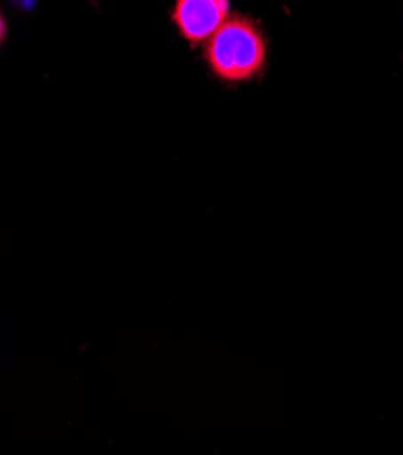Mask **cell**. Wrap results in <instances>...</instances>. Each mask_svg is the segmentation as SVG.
Here are the masks:
<instances>
[{
    "label": "cell",
    "instance_id": "1",
    "mask_svg": "<svg viewBox=\"0 0 403 455\" xmlns=\"http://www.w3.org/2000/svg\"><path fill=\"white\" fill-rule=\"evenodd\" d=\"M207 60L216 76L228 82L253 78L265 62V42L247 19H228L209 38Z\"/></svg>",
    "mask_w": 403,
    "mask_h": 455
},
{
    "label": "cell",
    "instance_id": "2",
    "mask_svg": "<svg viewBox=\"0 0 403 455\" xmlns=\"http://www.w3.org/2000/svg\"><path fill=\"white\" fill-rule=\"evenodd\" d=\"M230 17V0H178L173 20L193 44L209 40Z\"/></svg>",
    "mask_w": 403,
    "mask_h": 455
},
{
    "label": "cell",
    "instance_id": "3",
    "mask_svg": "<svg viewBox=\"0 0 403 455\" xmlns=\"http://www.w3.org/2000/svg\"><path fill=\"white\" fill-rule=\"evenodd\" d=\"M4 36H6V22H4L3 15H0V44H3Z\"/></svg>",
    "mask_w": 403,
    "mask_h": 455
}]
</instances>
